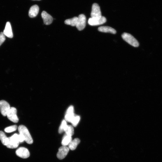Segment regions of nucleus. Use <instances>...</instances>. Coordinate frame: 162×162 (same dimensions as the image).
Wrapping results in <instances>:
<instances>
[{
    "label": "nucleus",
    "instance_id": "nucleus-1",
    "mask_svg": "<svg viewBox=\"0 0 162 162\" xmlns=\"http://www.w3.org/2000/svg\"><path fill=\"white\" fill-rule=\"evenodd\" d=\"M18 131L23 137L24 140L27 144H32L33 142V140L31 135L29 131L25 126L21 125L18 128Z\"/></svg>",
    "mask_w": 162,
    "mask_h": 162
},
{
    "label": "nucleus",
    "instance_id": "nucleus-2",
    "mask_svg": "<svg viewBox=\"0 0 162 162\" xmlns=\"http://www.w3.org/2000/svg\"><path fill=\"white\" fill-rule=\"evenodd\" d=\"M19 144L18 135L15 134L11 137L7 138L5 146L8 148L15 149L17 148Z\"/></svg>",
    "mask_w": 162,
    "mask_h": 162
},
{
    "label": "nucleus",
    "instance_id": "nucleus-3",
    "mask_svg": "<svg viewBox=\"0 0 162 162\" xmlns=\"http://www.w3.org/2000/svg\"><path fill=\"white\" fill-rule=\"evenodd\" d=\"M122 37L124 40L132 46L136 47L139 46L138 42L131 34L125 33L122 35Z\"/></svg>",
    "mask_w": 162,
    "mask_h": 162
},
{
    "label": "nucleus",
    "instance_id": "nucleus-4",
    "mask_svg": "<svg viewBox=\"0 0 162 162\" xmlns=\"http://www.w3.org/2000/svg\"><path fill=\"white\" fill-rule=\"evenodd\" d=\"M106 21V18L102 16L99 17H91L89 19L88 23L91 26H97L105 23Z\"/></svg>",
    "mask_w": 162,
    "mask_h": 162
},
{
    "label": "nucleus",
    "instance_id": "nucleus-5",
    "mask_svg": "<svg viewBox=\"0 0 162 162\" xmlns=\"http://www.w3.org/2000/svg\"><path fill=\"white\" fill-rule=\"evenodd\" d=\"M86 17L83 14H81L78 17V19L76 27L78 30L81 31L85 28L86 25Z\"/></svg>",
    "mask_w": 162,
    "mask_h": 162
},
{
    "label": "nucleus",
    "instance_id": "nucleus-6",
    "mask_svg": "<svg viewBox=\"0 0 162 162\" xmlns=\"http://www.w3.org/2000/svg\"><path fill=\"white\" fill-rule=\"evenodd\" d=\"M17 113L16 109L14 107H11L7 114V118L11 121L17 123L19 121V119L17 115Z\"/></svg>",
    "mask_w": 162,
    "mask_h": 162
},
{
    "label": "nucleus",
    "instance_id": "nucleus-7",
    "mask_svg": "<svg viewBox=\"0 0 162 162\" xmlns=\"http://www.w3.org/2000/svg\"><path fill=\"white\" fill-rule=\"evenodd\" d=\"M10 108V104L6 101L4 100L0 101V111L3 116H7V114Z\"/></svg>",
    "mask_w": 162,
    "mask_h": 162
},
{
    "label": "nucleus",
    "instance_id": "nucleus-8",
    "mask_svg": "<svg viewBox=\"0 0 162 162\" xmlns=\"http://www.w3.org/2000/svg\"><path fill=\"white\" fill-rule=\"evenodd\" d=\"M16 155L23 159H26L30 156L29 151L26 148L21 147L18 148L16 151Z\"/></svg>",
    "mask_w": 162,
    "mask_h": 162
},
{
    "label": "nucleus",
    "instance_id": "nucleus-9",
    "mask_svg": "<svg viewBox=\"0 0 162 162\" xmlns=\"http://www.w3.org/2000/svg\"><path fill=\"white\" fill-rule=\"evenodd\" d=\"M91 16V17H99L102 16L100 7L98 4L94 3L93 4Z\"/></svg>",
    "mask_w": 162,
    "mask_h": 162
},
{
    "label": "nucleus",
    "instance_id": "nucleus-10",
    "mask_svg": "<svg viewBox=\"0 0 162 162\" xmlns=\"http://www.w3.org/2000/svg\"><path fill=\"white\" fill-rule=\"evenodd\" d=\"M70 150L69 147L65 146H63L59 149L57 154V157L60 160L64 159L67 155Z\"/></svg>",
    "mask_w": 162,
    "mask_h": 162
},
{
    "label": "nucleus",
    "instance_id": "nucleus-11",
    "mask_svg": "<svg viewBox=\"0 0 162 162\" xmlns=\"http://www.w3.org/2000/svg\"><path fill=\"white\" fill-rule=\"evenodd\" d=\"M75 116L74 107L72 106H71L66 111L65 116V119L66 121L71 122Z\"/></svg>",
    "mask_w": 162,
    "mask_h": 162
},
{
    "label": "nucleus",
    "instance_id": "nucleus-12",
    "mask_svg": "<svg viewBox=\"0 0 162 162\" xmlns=\"http://www.w3.org/2000/svg\"><path fill=\"white\" fill-rule=\"evenodd\" d=\"M44 22L46 25L51 24L53 21V18L51 15L45 11H43L41 14Z\"/></svg>",
    "mask_w": 162,
    "mask_h": 162
},
{
    "label": "nucleus",
    "instance_id": "nucleus-13",
    "mask_svg": "<svg viewBox=\"0 0 162 162\" xmlns=\"http://www.w3.org/2000/svg\"><path fill=\"white\" fill-rule=\"evenodd\" d=\"M3 33L6 36L9 38H13V35L10 22H8L6 23L5 29Z\"/></svg>",
    "mask_w": 162,
    "mask_h": 162
},
{
    "label": "nucleus",
    "instance_id": "nucleus-14",
    "mask_svg": "<svg viewBox=\"0 0 162 162\" xmlns=\"http://www.w3.org/2000/svg\"><path fill=\"white\" fill-rule=\"evenodd\" d=\"M39 8L38 5H35L32 6L29 12V15L31 18L36 17L39 13Z\"/></svg>",
    "mask_w": 162,
    "mask_h": 162
},
{
    "label": "nucleus",
    "instance_id": "nucleus-15",
    "mask_svg": "<svg viewBox=\"0 0 162 162\" xmlns=\"http://www.w3.org/2000/svg\"><path fill=\"white\" fill-rule=\"evenodd\" d=\"M98 31L104 33H110L113 34H115L116 31L113 28L108 26H102L98 29Z\"/></svg>",
    "mask_w": 162,
    "mask_h": 162
},
{
    "label": "nucleus",
    "instance_id": "nucleus-16",
    "mask_svg": "<svg viewBox=\"0 0 162 162\" xmlns=\"http://www.w3.org/2000/svg\"><path fill=\"white\" fill-rule=\"evenodd\" d=\"M80 139L78 138L74 139L70 143L69 145V148L71 150H74L80 144Z\"/></svg>",
    "mask_w": 162,
    "mask_h": 162
},
{
    "label": "nucleus",
    "instance_id": "nucleus-17",
    "mask_svg": "<svg viewBox=\"0 0 162 162\" xmlns=\"http://www.w3.org/2000/svg\"><path fill=\"white\" fill-rule=\"evenodd\" d=\"M78 19V17H74L72 18L65 20V23L66 25H70L72 26H76L77 24Z\"/></svg>",
    "mask_w": 162,
    "mask_h": 162
},
{
    "label": "nucleus",
    "instance_id": "nucleus-18",
    "mask_svg": "<svg viewBox=\"0 0 162 162\" xmlns=\"http://www.w3.org/2000/svg\"><path fill=\"white\" fill-rule=\"evenodd\" d=\"M72 140V136L65 135L63 138L62 141V145L63 146H66L69 145Z\"/></svg>",
    "mask_w": 162,
    "mask_h": 162
},
{
    "label": "nucleus",
    "instance_id": "nucleus-19",
    "mask_svg": "<svg viewBox=\"0 0 162 162\" xmlns=\"http://www.w3.org/2000/svg\"><path fill=\"white\" fill-rule=\"evenodd\" d=\"M64 131L66 133V134L72 136L74 134V129L73 127L71 125H67Z\"/></svg>",
    "mask_w": 162,
    "mask_h": 162
},
{
    "label": "nucleus",
    "instance_id": "nucleus-20",
    "mask_svg": "<svg viewBox=\"0 0 162 162\" xmlns=\"http://www.w3.org/2000/svg\"><path fill=\"white\" fill-rule=\"evenodd\" d=\"M17 127L16 125H14L6 128L5 131L7 133H11L16 131Z\"/></svg>",
    "mask_w": 162,
    "mask_h": 162
},
{
    "label": "nucleus",
    "instance_id": "nucleus-21",
    "mask_svg": "<svg viewBox=\"0 0 162 162\" xmlns=\"http://www.w3.org/2000/svg\"><path fill=\"white\" fill-rule=\"evenodd\" d=\"M7 138L5 133L2 131H0V140L4 145L5 146Z\"/></svg>",
    "mask_w": 162,
    "mask_h": 162
},
{
    "label": "nucleus",
    "instance_id": "nucleus-22",
    "mask_svg": "<svg viewBox=\"0 0 162 162\" xmlns=\"http://www.w3.org/2000/svg\"><path fill=\"white\" fill-rule=\"evenodd\" d=\"M80 119V116H75L71 122L72 125L75 127L77 125Z\"/></svg>",
    "mask_w": 162,
    "mask_h": 162
},
{
    "label": "nucleus",
    "instance_id": "nucleus-23",
    "mask_svg": "<svg viewBox=\"0 0 162 162\" xmlns=\"http://www.w3.org/2000/svg\"><path fill=\"white\" fill-rule=\"evenodd\" d=\"M67 124L66 121L63 120L59 128V132L60 134H61L62 132L64 131L65 129L67 126Z\"/></svg>",
    "mask_w": 162,
    "mask_h": 162
},
{
    "label": "nucleus",
    "instance_id": "nucleus-24",
    "mask_svg": "<svg viewBox=\"0 0 162 162\" xmlns=\"http://www.w3.org/2000/svg\"><path fill=\"white\" fill-rule=\"evenodd\" d=\"M6 40V36L3 32L0 33V46Z\"/></svg>",
    "mask_w": 162,
    "mask_h": 162
},
{
    "label": "nucleus",
    "instance_id": "nucleus-25",
    "mask_svg": "<svg viewBox=\"0 0 162 162\" xmlns=\"http://www.w3.org/2000/svg\"><path fill=\"white\" fill-rule=\"evenodd\" d=\"M18 140L19 143H22L24 141L23 137L20 134L18 135Z\"/></svg>",
    "mask_w": 162,
    "mask_h": 162
},
{
    "label": "nucleus",
    "instance_id": "nucleus-26",
    "mask_svg": "<svg viewBox=\"0 0 162 162\" xmlns=\"http://www.w3.org/2000/svg\"><path fill=\"white\" fill-rule=\"evenodd\" d=\"M33 1H40V0H33Z\"/></svg>",
    "mask_w": 162,
    "mask_h": 162
}]
</instances>
